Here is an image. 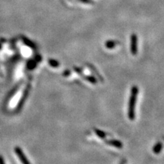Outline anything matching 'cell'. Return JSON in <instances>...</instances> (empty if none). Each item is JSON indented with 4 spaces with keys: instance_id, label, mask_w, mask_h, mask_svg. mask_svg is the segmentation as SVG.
<instances>
[{
    "instance_id": "obj_1",
    "label": "cell",
    "mask_w": 164,
    "mask_h": 164,
    "mask_svg": "<svg viewBox=\"0 0 164 164\" xmlns=\"http://www.w3.org/2000/svg\"><path fill=\"white\" fill-rule=\"evenodd\" d=\"M28 93V87L27 85H21L19 88L13 92L12 96H10V100L8 102V107L9 110H15L16 107H20L26 97L27 94Z\"/></svg>"
},
{
    "instance_id": "obj_2",
    "label": "cell",
    "mask_w": 164,
    "mask_h": 164,
    "mask_svg": "<svg viewBox=\"0 0 164 164\" xmlns=\"http://www.w3.org/2000/svg\"><path fill=\"white\" fill-rule=\"evenodd\" d=\"M138 93H139V88L138 86L134 85L131 88L128 105V118L131 121H133L135 117V103L137 101Z\"/></svg>"
},
{
    "instance_id": "obj_3",
    "label": "cell",
    "mask_w": 164,
    "mask_h": 164,
    "mask_svg": "<svg viewBox=\"0 0 164 164\" xmlns=\"http://www.w3.org/2000/svg\"><path fill=\"white\" fill-rule=\"evenodd\" d=\"M130 50L131 53L133 55L138 54V36L135 34H132L131 36Z\"/></svg>"
},
{
    "instance_id": "obj_4",
    "label": "cell",
    "mask_w": 164,
    "mask_h": 164,
    "mask_svg": "<svg viewBox=\"0 0 164 164\" xmlns=\"http://www.w3.org/2000/svg\"><path fill=\"white\" fill-rule=\"evenodd\" d=\"M107 143L109 145H110V146L117 148V149H122V146H123V144H122V142L117 140H111L110 141H108Z\"/></svg>"
},
{
    "instance_id": "obj_5",
    "label": "cell",
    "mask_w": 164,
    "mask_h": 164,
    "mask_svg": "<svg viewBox=\"0 0 164 164\" xmlns=\"http://www.w3.org/2000/svg\"><path fill=\"white\" fill-rule=\"evenodd\" d=\"M163 149V144L161 142H158L152 148V152L155 154H158Z\"/></svg>"
},
{
    "instance_id": "obj_6",
    "label": "cell",
    "mask_w": 164,
    "mask_h": 164,
    "mask_svg": "<svg viewBox=\"0 0 164 164\" xmlns=\"http://www.w3.org/2000/svg\"><path fill=\"white\" fill-rule=\"evenodd\" d=\"M16 153L17 154V155L18 156V157H19V159L21 160V161L23 163H28V161H27L26 160V158H25V157L24 156V154H23V152L21 151V150L19 149H16Z\"/></svg>"
},
{
    "instance_id": "obj_7",
    "label": "cell",
    "mask_w": 164,
    "mask_h": 164,
    "mask_svg": "<svg viewBox=\"0 0 164 164\" xmlns=\"http://www.w3.org/2000/svg\"><path fill=\"white\" fill-rule=\"evenodd\" d=\"M115 42L114 40H109L107 41H106L105 46V47L108 49H112L113 48H114L115 47Z\"/></svg>"
},
{
    "instance_id": "obj_8",
    "label": "cell",
    "mask_w": 164,
    "mask_h": 164,
    "mask_svg": "<svg viewBox=\"0 0 164 164\" xmlns=\"http://www.w3.org/2000/svg\"><path fill=\"white\" fill-rule=\"evenodd\" d=\"M95 133L99 138H101V139H104L105 138L106 134L103 131L99 130V129H95Z\"/></svg>"
},
{
    "instance_id": "obj_9",
    "label": "cell",
    "mask_w": 164,
    "mask_h": 164,
    "mask_svg": "<svg viewBox=\"0 0 164 164\" xmlns=\"http://www.w3.org/2000/svg\"><path fill=\"white\" fill-rule=\"evenodd\" d=\"M49 64H50V65L51 66L55 67V68L59 66V62L56 60H50L49 61Z\"/></svg>"
},
{
    "instance_id": "obj_10",
    "label": "cell",
    "mask_w": 164,
    "mask_h": 164,
    "mask_svg": "<svg viewBox=\"0 0 164 164\" xmlns=\"http://www.w3.org/2000/svg\"><path fill=\"white\" fill-rule=\"evenodd\" d=\"M86 80L88 81L90 83H91L92 84H96V79L94 77H92V76H88V77H87Z\"/></svg>"
}]
</instances>
